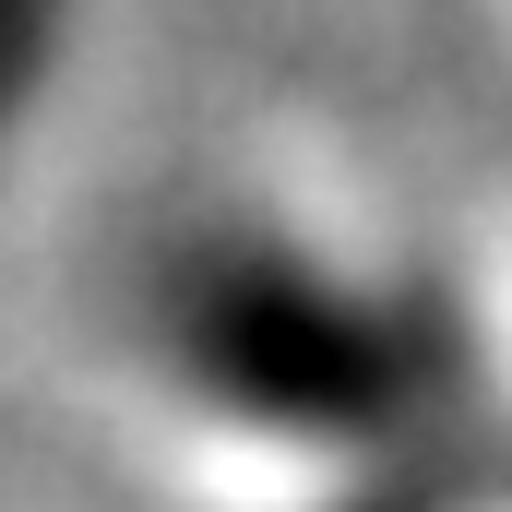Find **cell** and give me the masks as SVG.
Instances as JSON below:
<instances>
[{"label":"cell","instance_id":"obj_1","mask_svg":"<svg viewBox=\"0 0 512 512\" xmlns=\"http://www.w3.org/2000/svg\"><path fill=\"white\" fill-rule=\"evenodd\" d=\"M167 370L215 393L227 417L286 429V441H370V453H429L453 441L465 405V334L453 310L405 286H346L274 239H215L155 286Z\"/></svg>","mask_w":512,"mask_h":512},{"label":"cell","instance_id":"obj_2","mask_svg":"<svg viewBox=\"0 0 512 512\" xmlns=\"http://www.w3.org/2000/svg\"><path fill=\"white\" fill-rule=\"evenodd\" d=\"M48 36H60V0H0V131H12V108L36 96Z\"/></svg>","mask_w":512,"mask_h":512}]
</instances>
